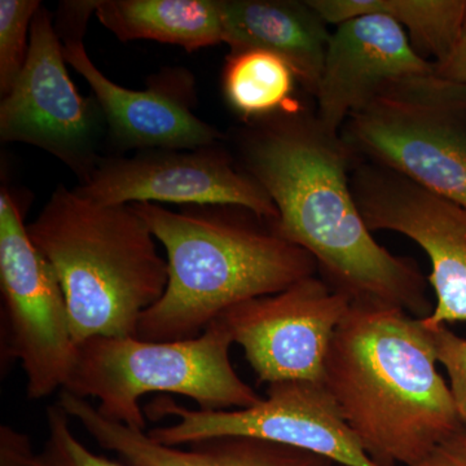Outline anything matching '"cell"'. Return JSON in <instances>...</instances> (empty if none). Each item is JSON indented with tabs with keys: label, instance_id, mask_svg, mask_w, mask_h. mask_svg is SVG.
<instances>
[{
	"label": "cell",
	"instance_id": "6da1fadb",
	"mask_svg": "<svg viewBox=\"0 0 466 466\" xmlns=\"http://www.w3.org/2000/svg\"><path fill=\"white\" fill-rule=\"evenodd\" d=\"M226 142L274 201L275 231L317 260L332 289L354 305L431 317L425 276L415 260L394 256L373 238L352 195L357 159L317 110L297 99L275 115L242 124Z\"/></svg>",
	"mask_w": 466,
	"mask_h": 466
},
{
	"label": "cell",
	"instance_id": "7a4b0ae2",
	"mask_svg": "<svg viewBox=\"0 0 466 466\" xmlns=\"http://www.w3.org/2000/svg\"><path fill=\"white\" fill-rule=\"evenodd\" d=\"M422 319L354 305L337 327L323 383L379 466H410L461 429Z\"/></svg>",
	"mask_w": 466,
	"mask_h": 466
},
{
	"label": "cell",
	"instance_id": "3957f363",
	"mask_svg": "<svg viewBox=\"0 0 466 466\" xmlns=\"http://www.w3.org/2000/svg\"><path fill=\"white\" fill-rule=\"evenodd\" d=\"M131 207L164 245L168 266L164 296L137 324V337L144 341L198 339L233 306L318 274L308 251L249 208L187 205L170 210L150 202Z\"/></svg>",
	"mask_w": 466,
	"mask_h": 466
},
{
	"label": "cell",
	"instance_id": "277c9868",
	"mask_svg": "<svg viewBox=\"0 0 466 466\" xmlns=\"http://www.w3.org/2000/svg\"><path fill=\"white\" fill-rule=\"evenodd\" d=\"M26 231L60 283L76 345L137 337L167 290L168 266L131 205L95 204L58 186Z\"/></svg>",
	"mask_w": 466,
	"mask_h": 466
},
{
	"label": "cell",
	"instance_id": "5b68a950",
	"mask_svg": "<svg viewBox=\"0 0 466 466\" xmlns=\"http://www.w3.org/2000/svg\"><path fill=\"white\" fill-rule=\"evenodd\" d=\"M231 334L217 319L198 339L149 342L137 337H92L79 343L66 389L95 398L110 421L146 431L140 398L170 392L191 398L198 410L256 406L263 398L233 370Z\"/></svg>",
	"mask_w": 466,
	"mask_h": 466
},
{
	"label": "cell",
	"instance_id": "8992f818",
	"mask_svg": "<svg viewBox=\"0 0 466 466\" xmlns=\"http://www.w3.org/2000/svg\"><path fill=\"white\" fill-rule=\"evenodd\" d=\"M357 161L466 208V84L434 72L389 82L339 131Z\"/></svg>",
	"mask_w": 466,
	"mask_h": 466
},
{
	"label": "cell",
	"instance_id": "52a82bcc",
	"mask_svg": "<svg viewBox=\"0 0 466 466\" xmlns=\"http://www.w3.org/2000/svg\"><path fill=\"white\" fill-rule=\"evenodd\" d=\"M66 66L55 16L42 5L25 66L0 101V140L50 153L82 182L109 155L108 130L99 103L79 94Z\"/></svg>",
	"mask_w": 466,
	"mask_h": 466
},
{
	"label": "cell",
	"instance_id": "ba28073f",
	"mask_svg": "<svg viewBox=\"0 0 466 466\" xmlns=\"http://www.w3.org/2000/svg\"><path fill=\"white\" fill-rule=\"evenodd\" d=\"M147 416L173 417V425L150 429L148 437L165 446L198 443L220 437H248L317 453L334 464L379 466L346 424L323 382L269 383L267 398L238 410H189L167 397L147 404Z\"/></svg>",
	"mask_w": 466,
	"mask_h": 466
},
{
	"label": "cell",
	"instance_id": "9c48e42d",
	"mask_svg": "<svg viewBox=\"0 0 466 466\" xmlns=\"http://www.w3.org/2000/svg\"><path fill=\"white\" fill-rule=\"evenodd\" d=\"M0 289L7 354L20 360L32 400L66 389L78 345L54 269L34 247L23 211L7 187L0 191Z\"/></svg>",
	"mask_w": 466,
	"mask_h": 466
},
{
	"label": "cell",
	"instance_id": "30bf717a",
	"mask_svg": "<svg viewBox=\"0 0 466 466\" xmlns=\"http://www.w3.org/2000/svg\"><path fill=\"white\" fill-rule=\"evenodd\" d=\"M95 0L61 2L55 25L64 56L91 87L108 130L109 155L153 148H196L223 142L226 134L196 115L195 76L186 67H165L147 79L146 90L116 85L95 66L84 36Z\"/></svg>",
	"mask_w": 466,
	"mask_h": 466
},
{
	"label": "cell",
	"instance_id": "8fae6325",
	"mask_svg": "<svg viewBox=\"0 0 466 466\" xmlns=\"http://www.w3.org/2000/svg\"><path fill=\"white\" fill-rule=\"evenodd\" d=\"M225 140L196 148L108 155L73 189L100 205H232L274 222V201L238 164Z\"/></svg>",
	"mask_w": 466,
	"mask_h": 466
},
{
	"label": "cell",
	"instance_id": "7c38bea8",
	"mask_svg": "<svg viewBox=\"0 0 466 466\" xmlns=\"http://www.w3.org/2000/svg\"><path fill=\"white\" fill-rule=\"evenodd\" d=\"M351 189L370 232L407 236L431 259L437 302L425 327L466 321V208L370 162H355Z\"/></svg>",
	"mask_w": 466,
	"mask_h": 466
},
{
	"label": "cell",
	"instance_id": "4fadbf2b",
	"mask_svg": "<svg viewBox=\"0 0 466 466\" xmlns=\"http://www.w3.org/2000/svg\"><path fill=\"white\" fill-rule=\"evenodd\" d=\"M352 302L311 276L283 291L238 303L219 318L259 382H323L325 359Z\"/></svg>",
	"mask_w": 466,
	"mask_h": 466
},
{
	"label": "cell",
	"instance_id": "5bb4252c",
	"mask_svg": "<svg viewBox=\"0 0 466 466\" xmlns=\"http://www.w3.org/2000/svg\"><path fill=\"white\" fill-rule=\"evenodd\" d=\"M413 48L406 30L383 15H364L337 25L325 52L317 94L321 124L339 134L350 116L383 86L401 76L434 72Z\"/></svg>",
	"mask_w": 466,
	"mask_h": 466
},
{
	"label": "cell",
	"instance_id": "9a60e30c",
	"mask_svg": "<svg viewBox=\"0 0 466 466\" xmlns=\"http://www.w3.org/2000/svg\"><path fill=\"white\" fill-rule=\"evenodd\" d=\"M58 404L81 422L104 450L134 466H330L334 462L308 451L256 438L220 437L191 444L189 450L165 446L143 431L110 421L88 400L61 390Z\"/></svg>",
	"mask_w": 466,
	"mask_h": 466
},
{
	"label": "cell",
	"instance_id": "2e32d148",
	"mask_svg": "<svg viewBox=\"0 0 466 466\" xmlns=\"http://www.w3.org/2000/svg\"><path fill=\"white\" fill-rule=\"evenodd\" d=\"M223 43L231 51L263 50L283 58L315 96L330 35L309 0H220Z\"/></svg>",
	"mask_w": 466,
	"mask_h": 466
},
{
	"label": "cell",
	"instance_id": "e0dca14e",
	"mask_svg": "<svg viewBox=\"0 0 466 466\" xmlns=\"http://www.w3.org/2000/svg\"><path fill=\"white\" fill-rule=\"evenodd\" d=\"M95 16L121 42L167 43L188 52L223 43L220 0H95Z\"/></svg>",
	"mask_w": 466,
	"mask_h": 466
},
{
	"label": "cell",
	"instance_id": "ac0fdd59",
	"mask_svg": "<svg viewBox=\"0 0 466 466\" xmlns=\"http://www.w3.org/2000/svg\"><path fill=\"white\" fill-rule=\"evenodd\" d=\"M327 24L364 15H383L406 30L422 57L435 66L449 63L458 51L466 16V0H309ZM428 60V58H426Z\"/></svg>",
	"mask_w": 466,
	"mask_h": 466
},
{
	"label": "cell",
	"instance_id": "d6986e66",
	"mask_svg": "<svg viewBox=\"0 0 466 466\" xmlns=\"http://www.w3.org/2000/svg\"><path fill=\"white\" fill-rule=\"evenodd\" d=\"M297 85L291 67L268 51H229L223 66V99L242 124L289 106L297 100Z\"/></svg>",
	"mask_w": 466,
	"mask_h": 466
},
{
	"label": "cell",
	"instance_id": "ffe728a7",
	"mask_svg": "<svg viewBox=\"0 0 466 466\" xmlns=\"http://www.w3.org/2000/svg\"><path fill=\"white\" fill-rule=\"evenodd\" d=\"M39 0H0V95L5 96L25 66Z\"/></svg>",
	"mask_w": 466,
	"mask_h": 466
},
{
	"label": "cell",
	"instance_id": "44dd1931",
	"mask_svg": "<svg viewBox=\"0 0 466 466\" xmlns=\"http://www.w3.org/2000/svg\"><path fill=\"white\" fill-rule=\"evenodd\" d=\"M70 419L58 403L47 408V438L36 453V466H134L91 452L76 440Z\"/></svg>",
	"mask_w": 466,
	"mask_h": 466
},
{
	"label": "cell",
	"instance_id": "7402d4cb",
	"mask_svg": "<svg viewBox=\"0 0 466 466\" xmlns=\"http://www.w3.org/2000/svg\"><path fill=\"white\" fill-rule=\"evenodd\" d=\"M429 332L438 363L446 368L450 377V389L456 410L466 428V339L453 333L446 325L431 328Z\"/></svg>",
	"mask_w": 466,
	"mask_h": 466
},
{
	"label": "cell",
	"instance_id": "603a6c76",
	"mask_svg": "<svg viewBox=\"0 0 466 466\" xmlns=\"http://www.w3.org/2000/svg\"><path fill=\"white\" fill-rule=\"evenodd\" d=\"M0 466H36L29 438L9 426L0 429Z\"/></svg>",
	"mask_w": 466,
	"mask_h": 466
},
{
	"label": "cell",
	"instance_id": "cb8c5ba5",
	"mask_svg": "<svg viewBox=\"0 0 466 466\" xmlns=\"http://www.w3.org/2000/svg\"><path fill=\"white\" fill-rule=\"evenodd\" d=\"M410 466H466V428L441 441L424 459Z\"/></svg>",
	"mask_w": 466,
	"mask_h": 466
},
{
	"label": "cell",
	"instance_id": "d4e9b609",
	"mask_svg": "<svg viewBox=\"0 0 466 466\" xmlns=\"http://www.w3.org/2000/svg\"><path fill=\"white\" fill-rule=\"evenodd\" d=\"M438 75L466 84V56H455L449 63L435 66Z\"/></svg>",
	"mask_w": 466,
	"mask_h": 466
},
{
	"label": "cell",
	"instance_id": "484cf974",
	"mask_svg": "<svg viewBox=\"0 0 466 466\" xmlns=\"http://www.w3.org/2000/svg\"><path fill=\"white\" fill-rule=\"evenodd\" d=\"M455 56H466V16L464 25H462L461 36H460L458 51H456Z\"/></svg>",
	"mask_w": 466,
	"mask_h": 466
},
{
	"label": "cell",
	"instance_id": "4316f807",
	"mask_svg": "<svg viewBox=\"0 0 466 466\" xmlns=\"http://www.w3.org/2000/svg\"><path fill=\"white\" fill-rule=\"evenodd\" d=\"M330 466H348V465H342V464H332Z\"/></svg>",
	"mask_w": 466,
	"mask_h": 466
}]
</instances>
